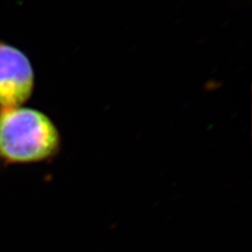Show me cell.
I'll return each mask as SVG.
<instances>
[{
  "instance_id": "2",
  "label": "cell",
  "mask_w": 252,
  "mask_h": 252,
  "mask_svg": "<svg viewBox=\"0 0 252 252\" xmlns=\"http://www.w3.org/2000/svg\"><path fill=\"white\" fill-rule=\"evenodd\" d=\"M33 64L18 47L0 41V108L25 105L35 91Z\"/></svg>"
},
{
  "instance_id": "1",
  "label": "cell",
  "mask_w": 252,
  "mask_h": 252,
  "mask_svg": "<svg viewBox=\"0 0 252 252\" xmlns=\"http://www.w3.org/2000/svg\"><path fill=\"white\" fill-rule=\"evenodd\" d=\"M61 148V132L46 113L23 105L0 108V163L4 166L49 163Z\"/></svg>"
}]
</instances>
